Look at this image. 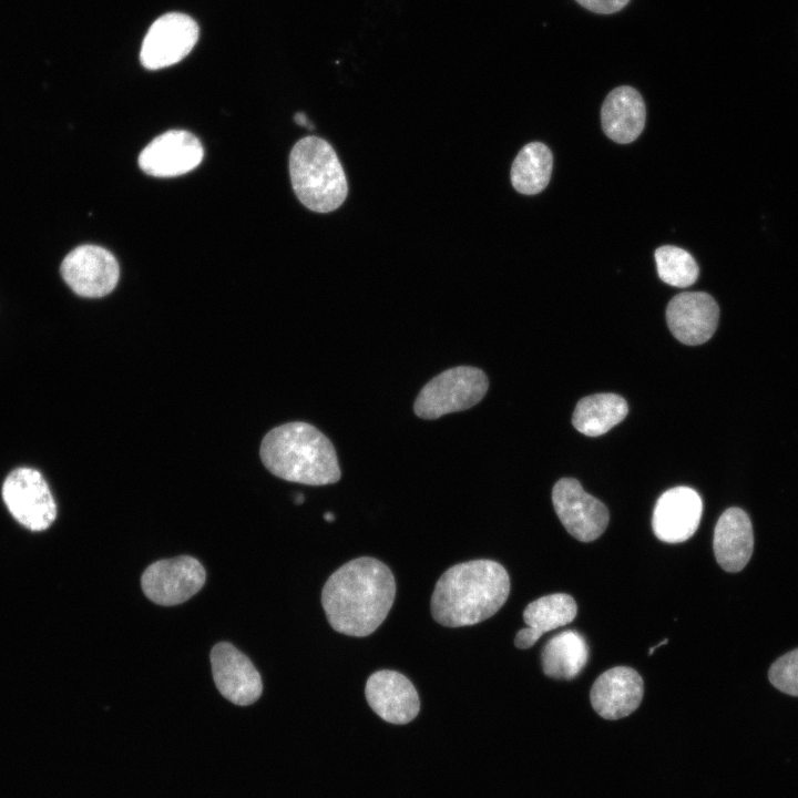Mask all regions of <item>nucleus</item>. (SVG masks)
Here are the masks:
<instances>
[{"label":"nucleus","mask_w":798,"mask_h":798,"mask_svg":"<svg viewBox=\"0 0 798 798\" xmlns=\"http://www.w3.org/2000/svg\"><path fill=\"white\" fill-rule=\"evenodd\" d=\"M510 593L505 569L492 560H472L449 567L431 596V614L448 627L474 625L494 615Z\"/></svg>","instance_id":"f03ea898"},{"label":"nucleus","mask_w":798,"mask_h":798,"mask_svg":"<svg viewBox=\"0 0 798 798\" xmlns=\"http://www.w3.org/2000/svg\"><path fill=\"white\" fill-rule=\"evenodd\" d=\"M294 120L298 125L306 126L309 130L314 129V125L311 124V122H309L307 116L301 112L296 113L294 116Z\"/></svg>","instance_id":"bb28decb"},{"label":"nucleus","mask_w":798,"mask_h":798,"mask_svg":"<svg viewBox=\"0 0 798 798\" xmlns=\"http://www.w3.org/2000/svg\"><path fill=\"white\" fill-rule=\"evenodd\" d=\"M2 498L12 516L29 530L43 531L55 520L53 495L34 469L19 468L9 473L2 485Z\"/></svg>","instance_id":"423d86ee"},{"label":"nucleus","mask_w":798,"mask_h":798,"mask_svg":"<svg viewBox=\"0 0 798 798\" xmlns=\"http://www.w3.org/2000/svg\"><path fill=\"white\" fill-rule=\"evenodd\" d=\"M289 174L296 196L310 211H335L347 197L341 163L332 146L318 136H306L294 145Z\"/></svg>","instance_id":"20e7f679"},{"label":"nucleus","mask_w":798,"mask_h":798,"mask_svg":"<svg viewBox=\"0 0 798 798\" xmlns=\"http://www.w3.org/2000/svg\"><path fill=\"white\" fill-rule=\"evenodd\" d=\"M201 562L188 555L164 559L149 565L141 577L144 594L152 602L172 606L194 596L204 585Z\"/></svg>","instance_id":"0eeeda50"},{"label":"nucleus","mask_w":798,"mask_h":798,"mask_svg":"<svg viewBox=\"0 0 798 798\" xmlns=\"http://www.w3.org/2000/svg\"><path fill=\"white\" fill-rule=\"evenodd\" d=\"M719 318L715 299L703 291L674 296L666 308V321L674 337L685 345H700L714 335Z\"/></svg>","instance_id":"ddd939ff"},{"label":"nucleus","mask_w":798,"mask_h":798,"mask_svg":"<svg viewBox=\"0 0 798 798\" xmlns=\"http://www.w3.org/2000/svg\"><path fill=\"white\" fill-rule=\"evenodd\" d=\"M703 511L700 495L692 488L675 487L657 500L652 526L657 539L666 543H681L694 535Z\"/></svg>","instance_id":"4468645a"},{"label":"nucleus","mask_w":798,"mask_h":798,"mask_svg":"<svg viewBox=\"0 0 798 798\" xmlns=\"http://www.w3.org/2000/svg\"><path fill=\"white\" fill-rule=\"evenodd\" d=\"M552 153L541 142L524 145L511 167L513 187L522 194L533 195L545 188L552 172Z\"/></svg>","instance_id":"412c9836"},{"label":"nucleus","mask_w":798,"mask_h":798,"mask_svg":"<svg viewBox=\"0 0 798 798\" xmlns=\"http://www.w3.org/2000/svg\"><path fill=\"white\" fill-rule=\"evenodd\" d=\"M297 497H298V498H297V500H296V503H301V502L304 501V495H303V494H298Z\"/></svg>","instance_id":"c85d7f7f"},{"label":"nucleus","mask_w":798,"mask_h":798,"mask_svg":"<svg viewBox=\"0 0 798 798\" xmlns=\"http://www.w3.org/2000/svg\"><path fill=\"white\" fill-rule=\"evenodd\" d=\"M264 466L276 477L308 485L340 479L332 443L314 426L296 421L272 429L259 449Z\"/></svg>","instance_id":"7ed1b4c3"},{"label":"nucleus","mask_w":798,"mask_h":798,"mask_svg":"<svg viewBox=\"0 0 798 798\" xmlns=\"http://www.w3.org/2000/svg\"><path fill=\"white\" fill-rule=\"evenodd\" d=\"M541 636L542 634L539 631L528 626L516 633L514 644L518 648L521 649L530 648L539 641Z\"/></svg>","instance_id":"a878e982"},{"label":"nucleus","mask_w":798,"mask_h":798,"mask_svg":"<svg viewBox=\"0 0 798 798\" xmlns=\"http://www.w3.org/2000/svg\"><path fill=\"white\" fill-rule=\"evenodd\" d=\"M644 683L641 675L626 666L613 667L594 682L590 699L603 718L615 720L628 716L641 705Z\"/></svg>","instance_id":"dca6fc26"},{"label":"nucleus","mask_w":798,"mask_h":798,"mask_svg":"<svg viewBox=\"0 0 798 798\" xmlns=\"http://www.w3.org/2000/svg\"><path fill=\"white\" fill-rule=\"evenodd\" d=\"M589 647L584 637L572 630L552 637L542 651V668L555 679H573L584 668Z\"/></svg>","instance_id":"6ab92c4d"},{"label":"nucleus","mask_w":798,"mask_h":798,"mask_svg":"<svg viewBox=\"0 0 798 798\" xmlns=\"http://www.w3.org/2000/svg\"><path fill=\"white\" fill-rule=\"evenodd\" d=\"M659 278L675 287H688L696 282L699 268L694 257L685 249L665 245L655 250Z\"/></svg>","instance_id":"5701e85b"},{"label":"nucleus","mask_w":798,"mask_h":798,"mask_svg":"<svg viewBox=\"0 0 798 798\" xmlns=\"http://www.w3.org/2000/svg\"><path fill=\"white\" fill-rule=\"evenodd\" d=\"M324 518H325V520H327L328 522H331V521H334V519H335L334 514L330 513V512H329V513H325Z\"/></svg>","instance_id":"cd10ccee"},{"label":"nucleus","mask_w":798,"mask_h":798,"mask_svg":"<svg viewBox=\"0 0 798 798\" xmlns=\"http://www.w3.org/2000/svg\"><path fill=\"white\" fill-rule=\"evenodd\" d=\"M198 39L196 22L184 13H166L149 29L141 48V63L149 70L163 69L183 60Z\"/></svg>","instance_id":"1a4fd4ad"},{"label":"nucleus","mask_w":798,"mask_h":798,"mask_svg":"<svg viewBox=\"0 0 798 798\" xmlns=\"http://www.w3.org/2000/svg\"><path fill=\"white\" fill-rule=\"evenodd\" d=\"M200 140L184 130H171L151 141L140 153L141 170L156 177L183 175L203 160Z\"/></svg>","instance_id":"9b49d317"},{"label":"nucleus","mask_w":798,"mask_h":798,"mask_svg":"<svg viewBox=\"0 0 798 798\" xmlns=\"http://www.w3.org/2000/svg\"><path fill=\"white\" fill-rule=\"evenodd\" d=\"M576 614L577 605L571 595L554 593L531 602L523 611V620L543 635L571 623Z\"/></svg>","instance_id":"4be33fe9"},{"label":"nucleus","mask_w":798,"mask_h":798,"mask_svg":"<svg viewBox=\"0 0 798 798\" xmlns=\"http://www.w3.org/2000/svg\"><path fill=\"white\" fill-rule=\"evenodd\" d=\"M365 695L371 709L391 724H407L420 709L413 684L396 671L381 669L372 673L367 679Z\"/></svg>","instance_id":"2eb2a0df"},{"label":"nucleus","mask_w":798,"mask_h":798,"mask_svg":"<svg viewBox=\"0 0 798 798\" xmlns=\"http://www.w3.org/2000/svg\"><path fill=\"white\" fill-rule=\"evenodd\" d=\"M768 678L780 692L798 696V648L777 658L769 668Z\"/></svg>","instance_id":"b1692460"},{"label":"nucleus","mask_w":798,"mask_h":798,"mask_svg":"<svg viewBox=\"0 0 798 798\" xmlns=\"http://www.w3.org/2000/svg\"><path fill=\"white\" fill-rule=\"evenodd\" d=\"M552 502L565 530L581 542L596 540L607 528V508L585 492L576 479L559 480L552 490Z\"/></svg>","instance_id":"6e6552de"},{"label":"nucleus","mask_w":798,"mask_h":798,"mask_svg":"<svg viewBox=\"0 0 798 798\" xmlns=\"http://www.w3.org/2000/svg\"><path fill=\"white\" fill-rule=\"evenodd\" d=\"M624 398L615 393H596L582 398L573 412L572 423L589 437L604 434L620 423L627 415Z\"/></svg>","instance_id":"aec40b11"},{"label":"nucleus","mask_w":798,"mask_h":798,"mask_svg":"<svg viewBox=\"0 0 798 798\" xmlns=\"http://www.w3.org/2000/svg\"><path fill=\"white\" fill-rule=\"evenodd\" d=\"M645 103L641 94L631 86H618L606 96L601 120L605 134L617 143L633 142L644 129Z\"/></svg>","instance_id":"a211bd4d"},{"label":"nucleus","mask_w":798,"mask_h":798,"mask_svg":"<svg viewBox=\"0 0 798 798\" xmlns=\"http://www.w3.org/2000/svg\"><path fill=\"white\" fill-rule=\"evenodd\" d=\"M582 7L601 14H611L623 9L630 0H576Z\"/></svg>","instance_id":"393cba45"},{"label":"nucleus","mask_w":798,"mask_h":798,"mask_svg":"<svg viewBox=\"0 0 798 798\" xmlns=\"http://www.w3.org/2000/svg\"><path fill=\"white\" fill-rule=\"evenodd\" d=\"M211 665L215 685L226 699L246 706L259 698L263 692L259 673L231 643L222 642L212 648Z\"/></svg>","instance_id":"f8f14e48"},{"label":"nucleus","mask_w":798,"mask_h":798,"mask_svg":"<svg viewBox=\"0 0 798 798\" xmlns=\"http://www.w3.org/2000/svg\"><path fill=\"white\" fill-rule=\"evenodd\" d=\"M61 275L75 294L99 298L115 288L120 268L108 249L96 245H82L64 257Z\"/></svg>","instance_id":"9d476101"},{"label":"nucleus","mask_w":798,"mask_h":798,"mask_svg":"<svg viewBox=\"0 0 798 798\" xmlns=\"http://www.w3.org/2000/svg\"><path fill=\"white\" fill-rule=\"evenodd\" d=\"M489 387L479 368L459 366L432 378L419 392L413 410L422 419H437L477 405Z\"/></svg>","instance_id":"39448f33"},{"label":"nucleus","mask_w":798,"mask_h":798,"mask_svg":"<svg viewBox=\"0 0 798 798\" xmlns=\"http://www.w3.org/2000/svg\"><path fill=\"white\" fill-rule=\"evenodd\" d=\"M396 595V581L381 561L361 556L335 571L321 591L328 623L338 633L364 637L387 617Z\"/></svg>","instance_id":"f257e3e1"},{"label":"nucleus","mask_w":798,"mask_h":798,"mask_svg":"<svg viewBox=\"0 0 798 798\" xmlns=\"http://www.w3.org/2000/svg\"><path fill=\"white\" fill-rule=\"evenodd\" d=\"M713 549L717 563L729 573L741 571L754 549V533L748 514L740 508L727 509L718 519Z\"/></svg>","instance_id":"f3484780"}]
</instances>
